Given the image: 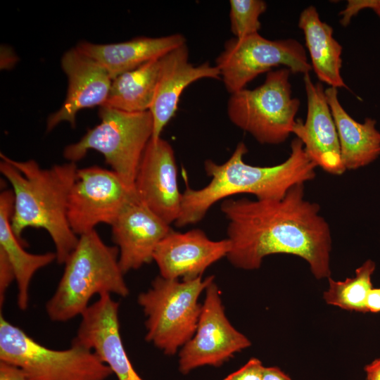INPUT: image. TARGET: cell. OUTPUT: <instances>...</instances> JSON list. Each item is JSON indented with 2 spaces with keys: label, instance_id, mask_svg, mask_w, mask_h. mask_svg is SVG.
<instances>
[{
  "label": "cell",
  "instance_id": "cell-10",
  "mask_svg": "<svg viewBox=\"0 0 380 380\" xmlns=\"http://www.w3.org/2000/svg\"><path fill=\"white\" fill-rule=\"evenodd\" d=\"M113 170L99 166L78 169L68 201V219L76 235L111 225L136 196Z\"/></svg>",
  "mask_w": 380,
  "mask_h": 380
},
{
  "label": "cell",
  "instance_id": "cell-12",
  "mask_svg": "<svg viewBox=\"0 0 380 380\" xmlns=\"http://www.w3.org/2000/svg\"><path fill=\"white\" fill-rule=\"evenodd\" d=\"M134 189L139 199L168 224L177 220L182 193L177 180L175 152L168 141L151 139L142 156Z\"/></svg>",
  "mask_w": 380,
  "mask_h": 380
},
{
  "label": "cell",
  "instance_id": "cell-11",
  "mask_svg": "<svg viewBox=\"0 0 380 380\" xmlns=\"http://www.w3.org/2000/svg\"><path fill=\"white\" fill-rule=\"evenodd\" d=\"M251 345L227 319L219 288L213 281L205 289L195 334L179 352V370L186 374L203 366L220 367Z\"/></svg>",
  "mask_w": 380,
  "mask_h": 380
},
{
  "label": "cell",
  "instance_id": "cell-2",
  "mask_svg": "<svg viewBox=\"0 0 380 380\" xmlns=\"http://www.w3.org/2000/svg\"><path fill=\"white\" fill-rule=\"evenodd\" d=\"M248 148L239 142L229 158L222 164L212 160L204 162L209 183L201 189L186 186L182 193L180 214L175 222L178 227L201 221L217 202L229 196L248 194L256 199H280L293 186L312 180L317 165L305 152L301 141L295 138L291 153L284 162L272 166L246 163Z\"/></svg>",
  "mask_w": 380,
  "mask_h": 380
},
{
  "label": "cell",
  "instance_id": "cell-13",
  "mask_svg": "<svg viewBox=\"0 0 380 380\" xmlns=\"http://www.w3.org/2000/svg\"><path fill=\"white\" fill-rule=\"evenodd\" d=\"M119 303L105 293L81 315L72 342L93 350L115 374L118 380H144L125 351L120 331Z\"/></svg>",
  "mask_w": 380,
  "mask_h": 380
},
{
  "label": "cell",
  "instance_id": "cell-1",
  "mask_svg": "<svg viewBox=\"0 0 380 380\" xmlns=\"http://www.w3.org/2000/svg\"><path fill=\"white\" fill-rule=\"evenodd\" d=\"M220 209L231 243L227 258L234 267L257 270L267 255L290 254L304 259L317 279L329 278L330 228L319 205L305 198L304 184L280 199L227 198Z\"/></svg>",
  "mask_w": 380,
  "mask_h": 380
},
{
  "label": "cell",
  "instance_id": "cell-24",
  "mask_svg": "<svg viewBox=\"0 0 380 380\" xmlns=\"http://www.w3.org/2000/svg\"><path fill=\"white\" fill-rule=\"evenodd\" d=\"M375 267L374 262L367 260L356 269L353 277L344 281H335L329 277V287L324 293L325 302L344 310L365 312L366 298L373 288L372 276Z\"/></svg>",
  "mask_w": 380,
  "mask_h": 380
},
{
  "label": "cell",
  "instance_id": "cell-25",
  "mask_svg": "<svg viewBox=\"0 0 380 380\" xmlns=\"http://www.w3.org/2000/svg\"><path fill=\"white\" fill-rule=\"evenodd\" d=\"M230 27L236 38L258 33L261 27L260 16L267 9L262 0H230Z\"/></svg>",
  "mask_w": 380,
  "mask_h": 380
},
{
  "label": "cell",
  "instance_id": "cell-16",
  "mask_svg": "<svg viewBox=\"0 0 380 380\" xmlns=\"http://www.w3.org/2000/svg\"><path fill=\"white\" fill-rule=\"evenodd\" d=\"M110 226L113 242L119 250V264L125 274L153 261L157 246L172 229L137 195Z\"/></svg>",
  "mask_w": 380,
  "mask_h": 380
},
{
  "label": "cell",
  "instance_id": "cell-20",
  "mask_svg": "<svg viewBox=\"0 0 380 380\" xmlns=\"http://www.w3.org/2000/svg\"><path fill=\"white\" fill-rule=\"evenodd\" d=\"M338 137L341 158L346 170L366 166L380 156V132L376 121L367 118L363 122L354 120L341 104L336 88L325 89Z\"/></svg>",
  "mask_w": 380,
  "mask_h": 380
},
{
  "label": "cell",
  "instance_id": "cell-9",
  "mask_svg": "<svg viewBox=\"0 0 380 380\" xmlns=\"http://www.w3.org/2000/svg\"><path fill=\"white\" fill-rule=\"evenodd\" d=\"M284 65L291 73H309L312 69L303 46L294 39L270 40L259 33L227 41L215 61L230 94L240 91L272 68Z\"/></svg>",
  "mask_w": 380,
  "mask_h": 380
},
{
  "label": "cell",
  "instance_id": "cell-31",
  "mask_svg": "<svg viewBox=\"0 0 380 380\" xmlns=\"http://www.w3.org/2000/svg\"><path fill=\"white\" fill-rule=\"evenodd\" d=\"M263 380H291V378L277 367H265Z\"/></svg>",
  "mask_w": 380,
  "mask_h": 380
},
{
  "label": "cell",
  "instance_id": "cell-30",
  "mask_svg": "<svg viewBox=\"0 0 380 380\" xmlns=\"http://www.w3.org/2000/svg\"><path fill=\"white\" fill-rule=\"evenodd\" d=\"M366 312H380V288H372L368 293L365 301Z\"/></svg>",
  "mask_w": 380,
  "mask_h": 380
},
{
  "label": "cell",
  "instance_id": "cell-28",
  "mask_svg": "<svg viewBox=\"0 0 380 380\" xmlns=\"http://www.w3.org/2000/svg\"><path fill=\"white\" fill-rule=\"evenodd\" d=\"M13 280L15 273L11 262L4 251L0 248V307L4 303L7 289Z\"/></svg>",
  "mask_w": 380,
  "mask_h": 380
},
{
  "label": "cell",
  "instance_id": "cell-5",
  "mask_svg": "<svg viewBox=\"0 0 380 380\" xmlns=\"http://www.w3.org/2000/svg\"><path fill=\"white\" fill-rule=\"evenodd\" d=\"M213 281V276L182 281L158 276L137 298L146 317L145 339L165 355L176 354L195 334L199 296Z\"/></svg>",
  "mask_w": 380,
  "mask_h": 380
},
{
  "label": "cell",
  "instance_id": "cell-3",
  "mask_svg": "<svg viewBox=\"0 0 380 380\" xmlns=\"http://www.w3.org/2000/svg\"><path fill=\"white\" fill-rule=\"evenodd\" d=\"M0 172L11 184L13 193L11 227L18 239L23 232L33 227L50 235L56 260L64 264L76 247L79 237L68 219V201L78 170L68 162L48 169L34 160L18 161L1 153Z\"/></svg>",
  "mask_w": 380,
  "mask_h": 380
},
{
  "label": "cell",
  "instance_id": "cell-8",
  "mask_svg": "<svg viewBox=\"0 0 380 380\" xmlns=\"http://www.w3.org/2000/svg\"><path fill=\"white\" fill-rule=\"evenodd\" d=\"M287 68L270 70L264 83L253 89L231 94L227 103L230 121L261 144H279L292 134L300 107L292 96Z\"/></svg>",
  "mask_w": 380,
  "mask_h": 380
},
{
  "label": "cell",
  "instance_id": "cell-7",
  "mask_svg": "<svg viewBox=\"0 0 380 380\" xmlns=\"http://www.w3.org/2000/svg\"><path fill=\"white\" fill-rule=\"evenodd\" d=\"M0 361L30 380H106L111 369L91 350L74 342L65 350L41 345L0 315Z\"/></svg>",
  "mask_w": 380,
  "mask_h": 380
},
{
  "label": "cell",
  "instance_id": "cell-23",
  "mask_svg": "<svg viewBox=\"0 0 380 380\" xmlns=\"http://www.w3.org/2000/svg\"><path fill=\"white\" fill-rule=\"evenodd\" d=\"M160 69V58L150 61L112 80L103 106L128 113L149 110Z\"/></svg>",
  "mask_w": 380,
  "mask_h": 380
},
{
  "label": "cell",
  "instance_id": "cell-17",
  "mask_svg": "<svg viewBox=\"0 0 380 380\" xmlns=\"http://www.w3.org/2000/svg\"><path fill=\"white\" fill-rule=\"evenodd\" d=\"M61 63L68 77V91L61 107L47 118V132L62 122H68L75 127L76 115L80 110L103 106L112 82L110 75L100 64L76 47L64 53Z\"/></svg>",
  "mask_w": 380,
  "mask_h": 380
},
{
  "label": "cell",
  "instance_id": "cell-32",
  "mask_svg": "<svg viewBox=\"0 0 380 380\" xmlns=\"http://www.w3.org/2000/svg\"><path fill=\"white\" fill-rule=\"evenodd\" d=\"M366 380H380V357L365 367Z\"/></svg>",
  "mask_w": 380,
  "mask_h": 380
},
{
  "label": "cell",
  "instance_id": "cell-26",
  "mask_svg": "<svg viewBox=\"0 0 380 380\" xmlns=\"http://www.w3.org/2000/svg\"><path fill=\"white\" fill-rule=\"evenodd\" d=\"M363 9L372 10L380 19V0H349L339 13L342 26L348 25L352 18Z\"/></svg>",
  "mask_w": 380,
  "mask_h": 380
},
{
  "label": "cell",
  "instance_id": "cell-14",
  "mask_svg": "<svg viewBox=\"0 0 380 380\" xmlns=\"http://www.w3.org/2000/svg\"><path fill=\"white\" fill-rule=\"evenodd\" d=\"M231 243L214 241L200 229L171 231L157 246L153 259L165 279L191 280L202 277L211 265L227 257Z\"/></svg>",
  "mask_w": 380,
  "mask_h": 380
},
{
  "label": "cell",
  "instance_id": "cell-15",
  "mask_svg": "<svg viewBox=\"0 0 380 380\" xmlns=\"http://www.w3.org/2000/svg\"><path fill=\"white\" fill-rule=\"evenodd\" d=\"M307 96V115L303 122L296 119L292 133L303 143L310 158L325 172L341 175L346 170L342 164L336 125L321 82L314 83L309 75H303Z\"/></svg>",
  "mask_w": 380,
  "mask_h": 380
},
{
  "label": "cell",
  "instance_id": "cell-29",
  "mask_svg": "<svg viewBox=\"0 0 380 380\" xmlns=\"http://www.w3.org/2000/svg\"><path fill=\"white\" fill-rule=\"evenodd\" d=\"M0 380H30L18 367L0 361Z\"/></svg>",
  "mask_w": 380,
  "mask_h": 380
},
{
  "label": "cell",
  "instance_id": "cell-4",
  "mask_svg": "<svg viewBox=\"0 0 380 380\" xmlns=\"http://www.w3.org/2000/svg\"><path fill=\"white\" fill-rule=\"evenodd\" d=\"M64 264L57 288L45 306L51 321L64 322L81 316L94 295L126 297L129 293L118 248L105 243L95 229L79 236Z\"/></svg>",
  "mask_w": 380,
  "mask_h": 380
},
{
  "label": "cell",
  "instance_id": "cell-21",
  "mask_svg": "<svg viewBox=\"0 0 380 380\" xmlns=\"http://www.w3.org/2000/svg\"><path fill=\"white\" fill-rule=\"evenodd\" d=\"M298 26L304 34L312 68L319 81L331 87L348 89L341 74L343 48L334 39L333 28L322 21L313 6L303 10Z\"/></svg>",
  "mask_w": 380,
  "mask_h": 380
},
{
  "label": "cell",
  "instance_id": "cell-22",
  "mask_svg": "<svg viewBox=\"0 0 380 380\" xmlns=\"http://www.w3.org/2000/svg\"><path fill=\"white\" fill-rule=\"evenodd\" d=\"M12 190H4L0 194V248L7 255L14 270L18 286L17 304L20 310L28 306L29 287L34 274L41 268L56 260V253L33 254L24 249L11 227L13 209Z\"/></svg>",
  "mask_w": 380,
  "mask_h": 380
},
{
  "label": "cell",
  "instance_id": "cell-27",
  "mask_svg": "<svg viewBox=\"0 0 380 380\" xmlns=\"http://www.w3.org/2000/svg\"><path fill=\"white\" fill-rule=\"evenodd\" d=\"M264 368L259 359L252 357L242 367L223 380H263Z\"/></svg>",
  "mask_w": 380,
  "mask_h": 380
},
{
  "label": "cell",
  "instance_id": "cell-18",
  "mask_svg": "<svg viewBox=\"0 0 380 380\" xmlns=\"http://www.w3.org/2000/svg\"><path fill=\"white\" fill-rule=\"evenodd\" d=\"M218 68L205 62L194 65L189 61L186 43L160 58V69L150 112L153 119L152 139L161 137L164 127L175 115L183 91L203 78L220 79Z\"/></svg>",
  "mask_w": 380,
  "mask_h": 380
},
{
  "label": "cell",
  "instance_id": "cell-19",
  "mask_svg": "<svg viewBox=\"0 0 380 380\" xmlns=\"http://www.w3.org/2000/svg\"><path fill=\"white\" fill-rule=\"evenodd\" d=\"M185 43L184 35L177 33L158 37H139L106 44L81 42L76 48L100 64L113 80L150 61L163 57Z\"/></svg>",
  "mask_w": 380,
  "mask_h": 380
},
{
  "label": "cell",
  "instance_id": "cell-6",
  "mask_svg": "<svg viewBox=\"0 0 380 380\" xmlns=\"http://www.w3.org/2000/svg\"><path fill=\"white\" fill-rule=\"evenodd\" d=\"M101 122L63 151L68 162L77 163L90 150L101 153L113 172L134 189L137 170L146 146L153 137L150 110L128 113L101 106ZM135 190V189H134Z\"/></svg>",
  "mask_w": 380,
  "mask_h": 380
}]
</instances>
